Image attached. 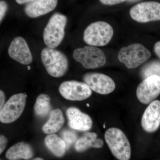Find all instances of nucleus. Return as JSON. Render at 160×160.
Segmentation results:
<instances>
[{"mask_svg":"<svg viewBox=\"0 0 160 160\" xmlns=\"http://www.w3.org/2000/svg\"><path fill=\"white\" fill-rule=\"evenodd\" d=\"M105 139L112 153L119 160H129L131 146L128 138L122 130L111 128L105 132Z\"/></svg>","mask_w":160,"mask_h":160,"instance_id":"obj_2","label":"nucleus"},{"mask_svg":"<svg viewBox=\"0 0 160 160\" xmlns=\"http://www.w3.org/2000/svg\"><path fill=\"white\" fill-rule=\"evenodd\" d=\"M65 118L60 109L52 110L48 121L42 127V130L46 134H53L60 130L65 122Z\"/></svg>","mask_w":160,"mask_h":160,"instance_id":"obj_18","label":"nucleus"},{"mask_svg":"<svg viewBox=\"0 0 160 160\" xmlns=\"http://www.w3.org/2000/svg\"><path fill=\"white\" fill-rule=\"evenodd\" d=\"M69 127L78 131H88L92 127V122L89 115L74 107L68 108L66 112Z\"/></svg>","mask_w":160,"mask_h":160,"instance_id":"obj_13","label":"nucleus"},{"mask_svg":"<svg viewBox=\"0 0 160 160\" xmlns=\"http://www.w3.org/2000/svg\"><path fill=\"white\" fill-rule=\"evenodd\" d=\"M160 94V77L151 76L142 81L137 89L138 99L144 104H150Z\"/></svg>","mask_w":160,"mask_h":160,"instance_id":"obj_10","label":"nucleus"},{"mask_svg":"<svg viewBox=\"0 0 160 160\" xmlns=\"http://www.w3.org/2000/svg\"><path fill=\"white\" fill-rule=\"evenodd\" d=\"M27 68H28L29 70H30V69H31V67H30V66H28V67H27Z\"/></svg>","mask_w":160,"mask_h":160,"instance_id":"obj_30","label":"nucleus"},{"mask_svg":"<svg viewBox=\"0 0 160 160\" xmlns=\"http://www.w3.org/2000/svg\"><path fill=\"white\" fill-rule=\"evenodd\" d=\"M31 1H26V0H17L16 2L19 4H25V3H29L31 2Z\"/></svg>","mask_w":160,"mask_h":160,"instance_id":"obj_28","label":"nucleus"},{"mask_svg":"<svg viewBox=\"0 0 160 160\" xmlns=\"http://www.w3.org/2000/svg\"><path fill=\"white\" fill-rule=\"evenodd\" d=\"M5 94L2 90H0V109H2L5 104Z\"/></svg>","mask_w":160,"mask_h":160,"instance_id":"obj_26","label":"nucleus"},{"mask_svg":"<svg viewBox=\"0 0 160 160\" xmlns=\"http://www.w3.org/2000/svg\"><path fill=\"white\" fill-rule=\"evenodd\" d=\"M8 53L11 58L23 65H29L32 61V55L26 40L21 37L15 38L12 41Z\"/></svg>","mask_w":160,"mask_h":160,"instance_id":"obj_12","label":"nucleus"},{"mask_svg":"<svg viewBox=\"0 0 160 160\" xmlns=\"http://www.w3.org/2000/svg\"><path fill=\"white\" fill-rule=\"evenodd\" d=\"M44 160L42 158H35L33 159V160Z\"/></svg>","mask_w":160,"mask_h":160,"instance_id":"obj_29","label":"nucleus"},{"mask_svg":"<svg viewBox=\"0 0 160 160\" xmlns=\"http://www.w3.org/2000/svg\"><path fill=\"white\" fill-rule=\"evenodd\" d=\"M83 80L91 90L99 94H108L115 89L113 80L103 73L88 72L83 76Z\"/></svg>","mask_w":160,"mask_h":160,"instance_id":"obj_11","label":"nucleus"},{"mask_svg":"<svg viewBox=\"0 0 160 160\" xmlns=\"http://www.w3.org/2000/svg\"><path fill=\"white\" fill-rule=\"evenodd\" d=\"M141 124L147 132L157 130L160 126V101L155 100L149 104L143 113Z\"/></svg>","mask_w":160,"mask_h":160,"instance_id":"obj_14","label":"nucleus"},{"mask_svg":"<svg viewBox=\"0 0 160 160\" xmlns=\"http://www.w3.org/2000/svg\"><path fill=\"white\" fill-rule=\"evenodd\" d=\"M8 4L5 1H1L0 2V21L2 22L3 18L5 17L7 9Z\"/></svg>","mask_w":160,"mask_h":160,"instance_id":"obj_23","label":"nucleus"},{"mask_svg":"<svg viewBox=\"0 0 160 160\" xmlns=\"http://www.w3.org/2000/svg\"><path fill=\"white\" fill-rule=\"evenodd\" d=\"M58 2V1L55 0L31 1L25 6L24 10L29 17L37 18L54 10Z\"/></svg>","mask_w":160,"mask_h":160,"instance_id":"obj_15","label":"nucleus"},{"mask_svg":"<svg viewBox=\"0 0 160 160\" xmlns=\"http://www.w3.org/2000/svg\"><path fill=\"white\" fill-rule=\"evenodd\" d=\"M51 108L50 97L46 94H40L34 104V111L36 115L39 117H45L49 114Z\"/></svg>","mask_w":160,"mask_h":160,"instance_id":"obj_20","label":"nucleus"},{"mask_svg":"<svg viewBox=\"0 0 160 160\" xmlns=\"http://www.w3.org/2000/svg\"><path fill=\"white\" fill-rule=\"evenodd\" d=\"M150 51L142 44H131L120 49L118 54L121 62L129 69H134L145 63L151 57Z\"/></svg>","mask_w":160,"mask_h":160,"instance_id":"obj_5","label":"nucleus"},{"mask_svg":"<svg viewBox=\"0 0 160 160\" xmlns=\"http://www.w3.org/2000/svg\"><path fill=\"white\" fill-rule=\"evenodd\" d=\"M59 91L66 99L73 101L86 99L92 93L91 89L86 83L76 81L63 82L59 87Z\"/></svg>","mask_w":160,"mask_h":160,"instance_id":"obj_9","label":"nucleus"},{"mask_svg":"<svg viewBox=\"0 0 160 160\" xmlns=\"http://www.w3.org/2000/svg\"><path fill=\"white\" fill-rule=\"evenodd\" d=\"M141 75L144 79L153 75L160 77V61L156 60L147 63L142 68Z\"/></svg>","mask_w":160,"mask_h":160,"instance_id":"obj_21","label":"nucleus"},{"mask_svg":"<svg viewBox=\"0 0 160 160\" xmlns=\"http://www.w3.org/2000/svg\"><path fill=\"white\" fill-rule=\"evenodd\" d=\"M154 50L156 54L160 58V41L158 42L155 44Z\"/></svg>","mask_w":160,"mask_h":160,"instance_id":"obj_27","label":"nucleus"},{"mask_svg":"<svg viewBox=\"0 0 160 160\" xmlns=\"http://www.w3.org/2000/svg\"><path fill=\"white\" fill-rule=\"evenodd\" d=\"M26 95L23 93L12 95L0 111V121L10 123L17 120L22 113L26 105Z\"/></svg>","mask_w":160,"mask_h":160,"instance_id":"obj_7","label":"nucleus"},{"mask_svg":"<svg viewBox=\"0 0 160 160\" xmlns=\"http://www.w3.org/2000/svg\"><path fill=\"white\" fill-rule=\"evenodd\" d=\"M132 19L140 23L160 20V3L144 2L132 7L129 11Z\"/></svg>","mask_w":160,"mask_h":160,"instance_id":"obj_8","label":"nucleus"},{"mask_svg":"<svg viewBox=\"0 0 160 160\" xmlns=\"http://www.w3.org/2000/svg\"><path fill=\"white\" fill-rule=\"evenodd\" d=\"M138 1H124V0H101L100 2L102 3L104 5H109V6H112V5H117V4H120V3H123L125 2H138Z\"/></svg>","mask_w":160,"mask_h":160,"instance_id":"obj_24","label":"nucleus"},{"mask_svg":"<svg viewBox=\"0 0 160 160\" xmlns=\"http://www.w3.org/2000/svg\"><path fill=\"white\" fill-rule=\"evenodd\" d=\"M72 56L75 60L86 69L99 68L106 63V58L103 52L94 46H87L75 49Z\"/></svg>","mask_w":160,"mask_h":160,"instance_id":"obj_6","label":"nucleus"},{"mask_svg":"<svg viewBox=\"0 0 160 160\" xmlns=\"http://www.w3.org/2000/svg\"><path fill=\"white\" fill-rule=\"evenodd\" d=\"M33 156L31 146L27 143L20 142L16 143L6 151V157L9 160H29Z\"/></svg>","mask_w":160,"mask_h":160,"instance_id":"obj_16","label":"nucleus"},{"mask_svg":"<svg viewBox=\"0 0 160 160\" xmlns=\"http://www.w3.org/2000/svg\"><path fill=\"white\" fill-rule=\"evenodd\" d=\"M7 142H8V140H7V138L5 136L1 135V136H0V154H2L6 149Z\"/></svg>","mask_w":160,"mask_h":160,"instance_id":"obj_25","label":"nucleus"},{"mask_svg":"<svg viewBox=\"0 0 160 160\" xmlns=\"http://www.w3.org/2000/svg\"><path fill=\"white\" fill-rule=\"evenodd\" d=\"M67 18L66 16L56 12L52 16L44 29L43 39L47 47H57L64 39Z\"/></svg>","mask_w":160,"mask_h":160,"instance_id":"obj_3","label":"nucleus"},{"mask_svg":"<svg viewBox=\"0 0 160 160\" xmlns=\"http://www.w3.org/2000/svg\"><path fill=\"white\" fill-rule=\"evenodd\" d=\"M41 60L50 76L60 78L66 74L69 62L66 55L57 49L45 47L41 52Z\"/></svg>","mask_w":160,"mask_h":160,"instance_id":"obj_1","label":"nucleus"},{"mask_svg":"<svg viewBox=\"0 0 160 160\" xmlns=\"http://www.w3.org/2000/svg\"><path fill=\"white\" fill-rule=\"evenodd\" d=\"M95 132H86L78 138L75 144V149L78 152H83L89 148H101L104 145L102 140L97 138Z\"/></svg>","mask_w":160,"mask_h":160,"instance_id":"obj_17","label":"nucleus"},{"mask_svg":"<svg viewBox=\"0 0 160 160\" xmlns=\"http://www.w3.org/2000/svg\"><path fill=\"white\" fill-rule=\"evenodd\" d=\"M113 35V29L109 23L99 21L87 26L84 32L83 39L89 46H102L109 42Z\"/></svg>","mask_w":160,"mask_h":160,"instance_id":"obj_4","label":"nucleus"},{"mask_svg":"<svg viewBox=\"0 0 160 160\" xmlns=\"http://www.w3.org/2000/svg\"><path fill=\"white\" fill-rule=\"evenodd\" d=\"M62 139L64 140L66 146V149H68L73 144H75L78 139V135L75 132L69 129H65L62 131Z\"/></svg>","mask_w":160,"mask_h":160,"instance_id":"obj_22","label":"nucleus"},{"mask_svg":"<svg viewBox=\"0 0 160 160\" xmlns=\"http://www.w3.org/2000/svg\"><path fill=\"white\" fill-rule=\"evenodd\" d=\"M45 143L48 149L58 157L63 156L67 150L64 140L54 133L46 136Z\"/></svg>","mask_w":160,"mask_h":160,"instance_id":"obj_19","label":"nucleus"}]
</instances>
